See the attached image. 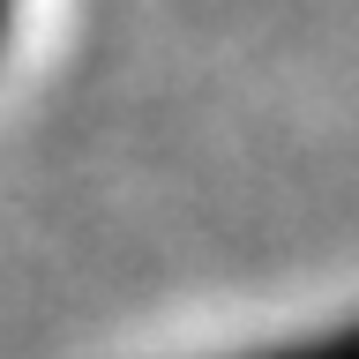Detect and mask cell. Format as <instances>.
<instances>
[{
	"mask_svg": "<svg viewBox=\"0 0 359 359\" xmlns=\"http://www.w3.org/2000/svg\"><path fill=\"white\" fill-rule=\"evenodd\" d=\"M0 22H8V0H0Z\"/></svg>",
	"mask_w": 359,
	"mask_h": 359,
	"instance_id": "2",
	"label": "cell"
},
{
	"mask_svg": "<svg viewBox=\"0 0 359 359\" xmlns=\"http://www.w3.org/2000/svg\"><path fill=\"white\" fill-rule=\"evenodd\" d=\"M269 359H359V330L314 337V344H292V352H269Z\"/></svg>",
	"mask_w": 359,
	"mask_h": 359,
	"instance_id": "1",
	"label": "cell"
}]
</instances>
